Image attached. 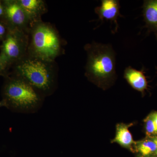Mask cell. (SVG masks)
<instances>
[{
  "label": "cell",
  "mask_w": 157,
  "mask_h": 157,
  "mask_svg": "<svg viewBox=\"0 0 157 157\" xmlns=\"http://www.w3.org/2000/svg\"><path fill=\"white\" fill-rule=\"evenodd\" d=\"M88 54L86 74L100 83H105L115 76V52L111 45L93 42L85 46Z\"/></svg>",
  "instance_id": "6da1fadb"
},
{
  "label": "cell",
  "mask_w": 157,
  "mask_h": 157,
  "mask_svg": "<svg viewBox=\"0 0 157 157\" xmlns=\"http://www.w3.org/2000/svg\"><path fill=\"white\" fill-rule=\"evenodd\" d=\"M5 97V106L20 112H31L41 104V98L36 90L21 78L6 85Z\"/></svg>",
  "instance_id": "7a4b0ae2"
},
{
  "label": "cell",
  "mask_w": 157,
  "mask_h": 157,
  "mask_svg": "<svg viewBox=\"0 0 157 157\" xmlns=\"http://www.w3.org/2000/svg\"><path fill=\"white\" fill-rule=\"evenodd\" d=\"M20 78L37 91L48 93L54 85V76L48 61L39 58L25 59L17 67Z\"/></svg>",
  "instance_id": "3957f363"
},
{
  "label": "cell",
  "mask_w": 157,
  "mask_h": 157,
  "mask_svg": "<svg viewBox=\"0 0 157 157\" xmlns=\"http://www.w3.org/2000/svg\"><path fill=\"white\" fill-rule=\"evenodd\" d=\"M32 46L35 57L49 62L58 55L60 43L53 29L44 24H40L33 31Z\"/></svg>",
  "instance_id": "277c9868"
},
{
  "label": "cell",
  "mask_w": 157,
  "mask_h": 157,
  "mask_svg": "<svg viewBox=\"0 0 157 157\" xmlns=\"http://www.w3.org/2000/svg\"><path fill=\"white\" fill-rule=\"evenodd\" d=\"M121 6L119 1L118 0H102L101 6H98L95 9V12L99 16L98 21L102 23L104 20L110 21L116 25L115 31H117L118 24L117 21L118 17H123L120 14Z\"/></svg>",
  "instance_id": "5b68a950"
},
{
  "label": "cell",
  "mask_w": 157,
  "mask_h": 157,
  "mask_svg": "<svg viewBox=\"0 0 157 157\" xmlns=\"http://www.w3.org/2000/svg\"><path fill=\"white\" fill-rule=\"evenodd\" d=\"M124 77L130 86L135 90L143 92L147 88V81L142 71L129 66L125 69Z\"/></svg>",
  "instance_id": "8992f818"
},
{
  "label": "cell",
  "mask_w": 157,
  "mask_h": 157,
  "mask_svg": "<svg viewBox=\"0 0 157 157\" xmlns=\"http://www.w3.org/2000/svg\"><path fill=\"white\" fill-rule=\"evenodd\" d=\"M7 17L12 23L18 26H24L29 18L18 2L9 3L6 8Z\"/></svg>",
  "instance_id": "52a82bcc"
},
{
  "label": "cell",
  "mask_w": 157,
  "mask_h": 157,
  "mask_svg": "<svg viewBox=\"0 0 157 157\" xmlns=\"http://www.w3.org/2000/svg\"><path fill=\"white\" fill-rule=\"evenodd\" d=\"M143 9L146 26L155 32L157 37V0L144 1Z\"/></svg>",
  "instance_id": "ba28073f"
},
{
  "label": "cell",
  "mask_w": 157,
  "mask_h": 157,
  "mask_svg": "<svg viewBox=\"0 0 157 157\" xmlns=\"http://www.w3.org/2000/svg\"><path fill=\"white\" fill-rule=\"evenodd\" d=\"M128 128V126L123 124L118 125L114 141L117 142L122 146L133 151L134 149L132 145L134 144L135 142L132 134L129 131Z\"/></svg>",
  "instance_id": "9c48e42d"
},
{
  "label": "cell",
  "mask_w": 157,
  "mask_h": 157,
  "mask_svg": "<svg viewBox=\"0 0 157 157\" xmlns=\"http://www.w3.org/2000/svg\"><path fill=\"white\" fill-rule=\"evenodd\" d=\"M3 49L5 53L10 59H16L22 53L21 43L17 37L9 36L4 42Z\"/></svg>",
  "instance_id": "30bf717a"
},
{
  "label": "cell",
  "mask_w": 157,
  "mask_h": 157,
  "mask_svg": "<svg viewBox=\"0 0 157 157\" xmlns=\"http://www.w3.org/2000/svg\"><path fill=\"white\" fill-rule=\"evenodd\" d=\"M18 2L29 19L38 16L44 8L43 2L40 0H21Z\"/></svg>",
  "instance_id": "8fae6325"
},
{
  "label": "cell",
  "mask_w": 157,
  "mask_h": 157,
  "mask_svg": "<svg viewBox=\"0 0 157 157\" xmlns=\"http://www.w3.org/2000/svg\"><path fill=\"white\" fill-rule=\"evenodd\" d=\"M157 146L152 139H146L137 144L136 151L140 155L144 157L152 156L155 155L156 151Z\"/></svg>",
  "instance_id": "7c38bea8"
},
{
  "label": "cell",
  "mask_w": 157,
  "mask_h": 157,
  "mask_svg": "<svg viewBox=\"0 0 157 157\" xmlns=\"http://www.w3.org/2000/svg\"><path fill=\"white\" fill-rule=\"evenodd\" d=\"M145 122L147 134L149 136L157 135L156 129L152 114L146 118Z\"/></svg>",
  "instance_id": "4fadbf2b"
},
{
  "label": "cell",
  "mask_w": 157,
  "mask_h": 157,
  "mask_svg": "<svg viewBox=\"0 0 157 157\" xmlns=\"http://www.w3.org/2000/svg\"><path fill=\"white\" fill-rule=\"evenodd\" d=\"M152 115L153 119L154 122L155 126L156 129L157 134V112L152 113Z\"/></svg>",
  "instance_id": "5bb4252c"
},
{
  "label": "cell",
  "mask_w": 157,
  "mask_h": 157,
  "mask_svg": "<svg viewBox=\"0 0 157 157\" xmlns=\"http://www.w3.org/2000/svg\"><path fill=\"white\" fill-rule=\"evenodd\" d=\"M5 32H6V29L4 26L0 24V36H2L5 34Z\"/></svg>",
  "instance_id": "9a60e30c"
},
{
  "label": "cell",
  "mask_w": 157,
  "mask_h": 157,
  "mask_svg": "<svg viewBox=\"0 0 157 157\" xmlns=\"http://www.w3.org/2000/svg\"><path fill=\"white\" fill-rule=\"evenodd\" d=\"M152 139L154 141H155V143L156 144L157 149L155 153V156L156 157H157V137H153V138H152Z\"/></svg>",
  "instance_id": "2e32d148"
},
{
  "label": "cell",
  "mask_w": 157,
  "mask_h": 157,
  "mask_svg": "<svg viewBox=\"0 0 157 157\" xmlns=\"http://www.w3.org/2000/svg\"><path fill=\"white\" fill-rule=\"evenodd\" d=\"M3 13V9L2 8V5H1V3H0V15H2Z\"/></svg>",
  "instance_id": "e0dca14e"
},
{
  "label": "cell",
  "mask_w": 157,
  "mask_h": 157,
  "mask_svg": "<svg viewBox=\"0 0 157 157\" xmlns=\"http://www.w3.org/2000/svg\"><path fill=\"white\" fill-rule=\"evenodd\" d=\"M5 106V102H4V101H2V102H0V107H3V106Z\"/></svg>",
  "instance_id": "ac0fdd59"
},
{
  "label": "cell",
  "mask_w": 157,
  "mask_h": 157,
  "mask_svg": "<svg viewBox=\"0 0 157 157\" xmlns=\"http://www.w3.org/2000/svg\"><path fill=\"white\" fill-rule=\"evenodd\" d=\"M137 157H152V156L144 157V156H142L139 155V156H138Z\"/></svg>",
  "instance_id": "d6986e66"
}]
</instances>
